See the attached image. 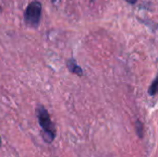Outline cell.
<instances>
[{
    "mask_svg": "<svg viewBox=\"0 0 158 157\" xmlns=\"http://www.w3.org/2000/svg\"><path fill=\"white\" fill-rule=\"evenodd\" d=\"M42 16V4L39 1L31 2L25 12H24V21L25 23L32 28H37Z\"/></svg>",
    "mask_w": 158,
    "mask_h": 157,
    "instance_id": "cell-2",
    "label": "cell"
},
{
    "mask_svg": "<svg viewBox=\"0 0 158 157\" xmlns=\"http://www.w3.org/2000/svg\"><path fill=\"white\" fill-rule=\"evenodd\" d=\"M156 90H157V81L155 80V81H153V83L151 84L148 93H149V94H151V95H155V94L156 93Z\"/></svg>",
    "mask_w": 158,
    "mask_h": 157,
    "instance_id": "cell-5",
    "label": "cell"
},
{
    "mask_svg": "<svg viewBox=\"0 0 158 157\" xmlns=\"http://www.w3.org/2000/svg\"><path fill=\"white\" fill-rule=\"evenodd\" d=\"M135 126H136V132H137L138 136L140 138H143V123L140 120H137Z\"/></svg>",
    "mask_w": 158,
    "mask_h": 157,
    "instance_id": "cell-4",
    "label": "cell"
},
{
    "mask_svg": "<svg viewBox=\"0 0 158 157\" xmlns=\"http://www.w3.org/2000/svg\"><path fill=\"white\" fill-rule=\"evenodd\" d=\"M51 1H52V2H53V3H55V2H56V0H51Z\"/></svg>",
    "mask_w": 158,
    "mask_h": 157,
    "instance_id": "cell-7",
    "label": "cell"
},
{
    "mask_svg": "<svg viewBox=\"0 0 158 157\" xmlns=\"http://www.w3.org/2000/svg\"><path fill=\"white\" fill-rule=\"evenodd\" d=\"M125 1H127L128 3H130V4H131V5H134V4L137 3L138 0H125Z\"/></svg>",
    "mask_w": 158,
    "mask_h": 157,
    "instance_id": "cell-6",
    "label": "cell"
},
{
    "mask_svg": "<svg viewBox=\"0 0 158 157\" xmlns=\"http://www.w3.org/2000/svg\"><path fill=\"white\" fill-rule=\"evenodd\" d=\"M67 66H68V68L72 72V73H75L79 76H81L83 74V71L82 69L81 68L80 66H78L76 64V62L73 60V59H69L68 62H67Z\"/></svg>",
    "mask_w": 158,
    "mask_h": 157,
    "instance_id": "cell-3",
    "label": "cell"
},
{
    "mask_svg": "<svg viewBox=\"0 0 158 157\" xmlns=\"http://www.w3.org/2000/svg\"><path fill=\"white\" fill-rule=\"evenodd\" d=\"M1 143H1V138H0V146H1Z\"/></svg>",
    "mask_w": 158,
    "mask_h": 157,
    "instance_id": "cell-9",
    "label": "cell"
},
{
    "mask_svg": "<svg viewBox=\"0 0 158 157\" xmlns=\"http://www.w3.org/2000/svg\"><path fill=\"white\" fill-rule=\"evenodd\" d=\"M1 11H2V7L0 6V12H1Z\"/></svg>",
    "mask_w": 158,
    "mask_h": 157,
    "instance_id": "cell-8",
    "label": "cell"
},
{
    "mask_svg": "<svg viewBox=\"0 0 158 157\" xmlns=\"http://www.w3.org/2000/svg\"><path fill=\"white\" fill-rule=\"evenodd\" d=\"M37 118L40 126L43 130V138L46 143H52L56 137V128L55 125L52 123L50 119V116L47 112V110L42 106L39 105L36 110Z\"/></svg>",
    "mask_w": 158,
    "mask_h": 157,
    "instance_id": "cell-1",
    "label": "cell"
}]
</instances>
